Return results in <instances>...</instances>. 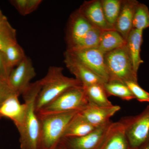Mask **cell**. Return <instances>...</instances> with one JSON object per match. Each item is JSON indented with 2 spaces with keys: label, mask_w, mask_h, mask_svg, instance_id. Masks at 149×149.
<instances>
[{
  "label": "cell",
  "mask_w": 149,
  "mask_h": 149,
  "mask_svg": "<svg viewBox=\"0 0 149 149\" xmlns=\"http://www.w3.org/2000/svg\"><path fill=\"white\" fill-rule=\"evenodd\" d=\"M41 89L40 80L31 83L22 95L26 106L24 121L17 128L20 149H39L40 123L35 111V102Z\"/></svg>",
  "instance_id": "cell-1"
},
{
  "label": "cell",
  "mask_w": 149,
  "mask_h": 149,
  "mask_svg": "<svg viewBox=\"0 0 149 149\" xmlns=\"http://www.w3.org/2000/svg\"><path fill=\"white\" fill-rule=\"evenodd\" d=\"M63 70L61 67L50 66L40 80L41 89L35 102L36 112L70 88L83 86L75 78L65 76Z\"/></svg>",
  "instance_id": "cell-2"
},
{
  "label": "cell",
  "mask_w": 149,
  "mask_h": 149,
  "mask_svg": "<svg viewBox=\"0 0 149 149\" xmlns=\"http://www.w3.org/2000/svg\"><path fill=\"white\" fill-rule=\"evenodd\" d=\"M78 111L38 115L40 123L39 149H55L68 124Z\"/></svg>",
  "instance_id": "cell-3"
},
{
  "label": "cell",
  "mask_w": 149,
  "mask_h": 149,
  "mask_svg": "<svg viewBox=\"0 0 149 149\" xmlns=\"http://www.w3.org/2000/svg\"><path fill=\"white\" fill-rule=\"evenodd\" d=\"M89 105L83 86L70 88L37 113L38 115L82 111Z\"/></svg>",
  "instance_id": "cell-4"
},
{
  "label": "cell",
  "mask_w": 149,
  "mask_h": 149,
  "mask_svg": "<svg viewBox=\"0 0 149 149\" xmlns=\"http://www.w3.org/2000/svg\"><path fill=\"white\" fill-rule=\"evenodd\" d=\"M104 61L108 81L138 82L137 73L133 69L125 45L104 54Z\"/></svg>",
  "instance_id": "cell-5"
},
{
  "label": "cell",
  "mask_w": 149,
  "mask_h": 149,
  "mask_svg": "<svg viewBox=\"0 0 149 149\" xmlns=\"http://www.w3.org/2000/svg\"><path fill=\"white\" fill-rule=\"evenodd\" d=\"M131 148L139 149L149 139V106L140 114L120 120Z\"/></svg>",
  "instance_id": "cell-6"
},
{
  "label": "cell",
  "mask_w": 149,
  "mask_h": 149,
  "mask_svg": "<svg viewBox=\"0 0 149 149\" xmlns=\"http://www.w3.org/2000/svg\"><path fill=\"white\" fill-rule=\"evenodd\" d=\"M66 51L106 82L108 81V74L105 64L104 54L98 47Z\"/></svg>",
  "instance_id": "cell-7"
},
{
  "label": "cell",
  "mask_w": 149,
  "mask_h": 149,
  "mask_svg": "<svg viewBox=\"0 0 149 149\" xmlns=\"http://www.w3.org/2000/svg\"><path fill=\"white\" fill-rule=\"evenodd\" d=\"M32 61L26 56L11 72L8 82L14 91L20 96L29 88L31 80L36 76Z\"/></svg>",
  "instance_id": "cell-8"
},
{
  "label": "cell",
  "mask_w": 149,
  "mask_h": 149,
  "mask_svg": "<svg viewBox=\"0 0 149 149\" xmlns=\"http://www.w3.org/2000/svg\"><path fill=\"white\" fill-rule=\"evenodd\" d=\"M112 122L97 127L82 137H63L60 143L66 149H97Z\"/></svg>",
  "instance_id": "cell-9"
},
{
  "label": "cell",
  "mask_w": 149,
  "mask_h": 149,
  "mask_svg": "<svg viewBox=\"0 0 149 149\" xmlns=\"http://www.w3.org/2000/svg\"><path fill=\"white\" fill-rule=\"evenodd\" d=\"M94 27H95L77 10L74 12L70 17L67 27L65 37L66 50H68L72 49Z\"/></svg>",
  "instance_id": "cell-10"
},
{
  "label": "cell",
  "mask_w": 149,
  "mask_h": 149,
  "mask_svg": "<svg viewBox=\"0 0 149 149\" xmlns=\"http://www.w3.org/2000/svg\"><path fill=\"white\" fill-rule=\"evenodd\" d=\"M64 62L70 72L75 76L83 87L107 82L101 77L85 66L77 59L71 56L67 51L64 54Z\"/></svg>",
  "instance_id": "cell-11"
},
{
  "label": "cell",
  "mask_w": 149,
  "mask_h": 149,
  "mask_svg": "<svg viewBox=\"0 0 149 149\" xmlns=\"http://www.w3.org/2000/svg\"><path fill=\"white\" fill-rule=\"evenodd\" d=\"M97 149H133L128 143L122 123H111Z\"/></svg>",
  "instance_id": "cell-12"
},
{
  "label": "cell",
  "mask_w": 149,
  "mask_h": 149,
  "mask_svg": "<svg viewBox=\"0 0 149 149\" xmlns=\"http://www.w3.org/2000/svg\"><path fill=\"white\" fill-rule=\"evenodd\" d=\"M77 10L93 26L102 31L115 29L106 19L101 1H85Z\"/></svg>",
  "instance_id": "cell-13"
},
{
  "label": "cell",
  "mask_w": 149,
  "mask_h": 149,
  "mask_svg": "<svg viewBox=\"0 0 149 149\" xmlns=\"http://www.w3.org/2000/svg\"><path fill=\"white\" fill-rule=\"evenodd\" d=\"M119 106L100 107L89 104L80 114L93 126L97 128L111 122L110 118L120 110Z\"/></svg>",
  "instance_id": "cell-14"
},
{
  "label": "cell",
  "mask_w": 149,
  "mask_h": 149,
  "mask_svg": "<svg viewBox=\"0 0 149 149\" xmlns=\"http://www.w3.org/2000/svg\"><path fill=\"white\" fill-rule=\"evenodd\" d=\"M139 3L136 0L122 1L120 13L114 28L125 40L133 29V17Z\"/></svg>",
  "instance_id": "cell-15"
},
{
  "label": "cell",
  "mask_w": 149,
  "mask_h": 149,
  "mask_svg": "<svg viewBox=\"0 0 149 149\" xmlns=\"http://www.w3.org/2000/svg\"><path fill=\"white\" fill-rule=\"evenodd\" d=\"M18 95L11 96L0 106V118L4 117L11 119L17 128L21 126L26 113V106L19 100Z\"/></svg>",
  "instance_id": "cell-16"
},
{
  "label": "cell",
  "mask_w": 149,
  "mask_h": 149,
  "mask_svg": "<svg viewBox=\"0 0 149 149\" xmlns=\"http://www.w3.org/2000/svg\"><path fill=\"white\" fill-rule=\"evenodd\" d=\"M143 35V31L133 29L126 40L125 47L132 62L133 69L137 73L140 65L144 62L141 57Z\"/></svg>",
  "instance_id": "cell-17"
},
{
  "label": "cell",
  "mask_w": 149,
  "mask_h": 149,
  "mask_svg": "<svg viewBox=\"0 0 149 149\" xmlns=\"http://www.w3.org/2000/svg\"><path fill=\"white\" fill-rule=\"evenodd\" d=\"M97 128L87 121L78 112L68 124L63 137H79L89 134Z\"/></svg>",
  "instance_id": "cell-18"
},
{
  "label": "cell",
  "mask_w": 149,
  "mask_h": 149,
  "mask_svg": "<svg viewBox=\"0 0 149 149\" xmlns=\"http://www.w3.org/2000/svg\"><path fill=\"white\" fill-rule=\"evenodd\" d=\"M126 40L115 29L102 31L98 48L104 54L124 47Z\"/></svg>",
  "instance_id": "cell-19"
},
{
  "label": "cell",
  "mask_w": 149,
  "mask_h": 149,
  "mask_svg": "<svg viewBox=\"0 0 149 149\" xmlns=\"http://www.w3.org/2000/svg\"><path fill=\"white\" fill-rule=\"evenodd\" d=\"M104 84H96L84 87L89 104L100 107L113 105L108 99V97L104 88Z\"/></svg>",
  "instance_id": "cell-20"
},
{
  "label": "cell",
  "mask_w": 149,
  "mask_h": 149,
  "mask_svg": "<svg viewBox=\"0 0 149 149\" xmlns=\"http://www.w3.org/2000/svg\"><path fill=\"white\" fill-rule=\"evenodd\" d=\"M104 87L108 97L116 96L126 101L135 99L131 91L124 83L110 80L104 83Z\"/></svg>",
  "instance_id": "cell-21"
},
{
  "label": "cell",
  "mask_w": 149,
  "mask_h": 149,
  "mask_svg": "<svg viewBox=\"0 0 149 149\" xmlns=\"http://www.w3.org/2000/svg\"><path fill=\"white\" fill-rule=\"evenodd\" d=\"M17 43L16 30L6 19L0 24V51Z\"/></svg>",
  "instance_id": "cell-22"
},
{
  "label": "cell",
  "mask_w": 149,
  "mask_h": 149,
  "mask_svg": "<svg viewBox=\"0 0 149 149\" xmlns=\"http://www.w3.org/2000/svg\"><path fill=\"white\" fill-rule=\"evenodd\" d=\"M3 52L8 65L12 70L17 66L26 56L23 48L17 43L9 46Z\"/></svg>",
  "instance_id": "cell-23"
},
{
  "label": "cell",
  "mask_w": 149,
  "mask_h": 149,
  "mask_svg": "<svg viewBox=\"0 0 149 149\" xmlns=\"http://www.w3.org/2000/svg\"><path fill=\"white\" fill-rule=\"evenodd\" d=\"M102 8L108 23L114 28L121 7V0H102ZM115 29V28H114Z\"/></svg>",
  "instance_id": "cell-24"
},
{
  "label": "cell",
  "mask_w": 149,
  "mask_h": 149,
  "mask_svg": "<svg viewBox=\"0 0 149 149\" xmlns=\"http://www.w3.org/2000/svg\"><path fill=\"white\" fill-rule=\"evenodd\" d=\"M102 31L97 27H93L72 49L68 51L77 50L98 47Z\"/></svg>",
  "instance_id": "cell-25"
},
{
  "label": "cell",
  "mask_w": 149,
  "mask_h": 149,
  "mask_svg": "<svg viewBox=\"0 0 149 149\" xmlns=\"http://www.w3.org/2000/svg\"><path fill=\"white\" fill-rule=\"evenodd\" d=\"M149 27V10L148 6L139 2L133 17V29L142 30Z\"/></svg>",
  "instance_id": "cell-26"
},
{
  "label": "cell",
  "mask_w": 149,
  "mask_h": 149,
  "mask_svg": "<svg viewBox=\"0 0 149 149\" xmlns=\"http://www.w3.org/2000/svg\"><path fill=\"white\" fill-rule=\"evenodd\" d=\"M10 2L22 15L32 13L42 2V0H11Z\"/></svg>",
  "instance_id": "cell-27"
},
{
  "label": "cell",
  "mask_w": 149,
  "mask_h": 149,
  "mask_svg": "<svg viewBox=\"0 0 149 149\" xmlns=\"http://www.w3.org/2000/svg\"><path fill=\"white\" fill-rule=\"evenodd\" d=\"M135 99L141 102L149 103V93L139 85L138 82L129 81L125 83Z\"/></svg>",
  "instance_id": "cell-28"
},
{
  "label": "cell",
  "mask_w": 149,
  "mask_h": 149,
  "mask_svg": "<svg viewBox=\"0 0 149 149\" xmlns=\"http://www.w3.org/2000/svg\"><path fill=\"white\" fill-rule=\"evenodd\" d=\"M15 95H18L11 88L8 82L0 77V106L6 100Z\"/></svg>",
  "instance_id": "cell-29"
},
{
  "label": "cell",
  "mask_w": 149,
  "mask_h": 149,
  "mask_svg": "<svg viewBox=\"0 0 149 149\" xmlns=\"http://www.w3.org/2000/svg\"><path fill=\"white\" fill-rule=\"evenodd\" d=\"M12 70L8 65L3 52L0 51V77L8 81Z\"/></svg>",
  "instance_id": "cell-30"
},
{
  "label": "cell",
  "mask_w": 149,
  "mask_h": 149,
  "mask_svg": "<svg viewBox=\"0 0 149 149\" xmlns=\"http://www.w3.org/2000/svg\"><path fill=\"white\" fill-rule=\"evenodd\" d=\"M138 149H149V139Z\"/></svg>",
  "instance_id": "cell-31"
},
{
  "label": "cell",
  "mask_w": 149,
  "mask_h": 149,
  "mask_svg": "<svg viewBox=\"0 0 149 149\" xmlns=\"http://www.w3.org/2000/svg\"><path fill=\"white\" fill-rule=\"evenodd\" d=\"M6 19H7L6 17L3 14L2 11L0 9V24Z\"/></svg>",
  "instance_id": "cell-32"
},
{
  "label": "cell",
  "mask_w": 149,
  "mask_h": 149,
  "mask_svg": "<svg viewBox=\"0 0 149 149\" xmlns=\"http://www.w3.org/2000/svg\"><path fill=\"white\" fill-rule=\"evenodd\" d=\"M55 149H66L64 146L63 145H62L60 143L58 144V146H57L56 148Z\"/></svg>",
  "instance_id": "cell-33"
}]
</instances>
